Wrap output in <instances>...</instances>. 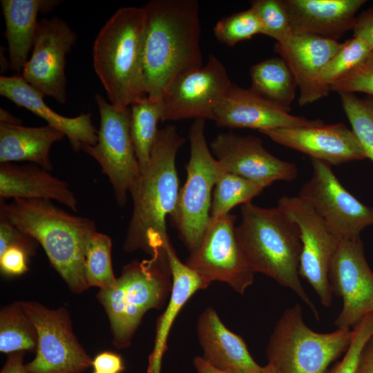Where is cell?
Returning <instances> with one entry per match:
<instances>
[{
    "mask_svg": "<svg viewBox=\"0 0 373 373\" xmlns=\"http://www.w3.org/2000/svg\"><path fill=\"white\" fill-rule=\"evenodd\" d=\"M329 280L333 294L343 300L334 321L338 328H350L373 313V271L360 236L340 238L330 264Z\"/></svg>",
    "mask_w": 373,
    "mask_h": 373,
    "instance_id": "5bb4252c",
    "label": "cell"
},
{
    "mask_svg": "<svg viewBox=\"0 0 373 373\" xmlns=\"http://www.w3.org/2000/svg\"><path fill=\"white\" fill-rule=\"evenodd\" d=\"M352 336L350 327L329 333L312 330L297 303L283 312L274 327L267 347L268 363L280 373H326L347 350Z\"/></svg>",
    "mask_w": 373,
    "mask_h": 373,
    "instance_id": "52a82bcc",
    "label": "cell"
},
{
    "mask_svg": "<svg viewBox=\"0 0 373 373\" xmlns=\"http://www.w3.org/2000/svg\"><path fill=\"white\" fill-rule=\"evenodd\" d=\"M260 133L276 143L330 166L367 158L352 129L343 123L281 128Z\"/></svg>",
    "mask_w": 373,
    "mask_h": 373,
    "instance_id": "ac0fdd59",
    "label": "cell"
},
{
    "mask_svg": "<svg viewBox=\"0 0 373 373\" xmlns=\"http://www.w3.org/2000/svg\"><path fill=\"white\" fill-rule=\"evenodd\" d=\"M352 30L353 36L363 39L373 51V7L356 16Z\"/></svg>",
    "mask_w": 373,
    "mask_h": 373,
    "instance_id": "60d3db41",
    "label": "cell"
},
{
    "mask_svg": "<svg viewBox=\"0 0 373 373\" xmlns=\"http://www.w3.org/2000/svg\"><path fill=\"white\" fill-rule=\"evenodd\" d=\"M64 137L48 125L28 127L0 122V163L28 161L50 171V149Z\"/></svg>",
    "mask_w": 373,
    "mask_h": 373,
    "instance_id": "484cf974",
    "label": "cell"
},
{
    "mask_svg": "<svg viewBox=\"0 0 373 373\" xmlns=\"http://www.w3.org/2000/svg\"><path fill=\"white\" fill-rule=\"evenodd\" d=\"M355 373H373V336L361 352Z\"/></svg>",
    "mask_w": 373,
    "mask_h": 373,
    "instance_id": "ee69618b",
    "label": "cell"
},
{
    "mask_svg": "<svg viewBox=\"0 0 373 373\" xmlns=\"http://www.w3.org/2000/svg\"><path fill=\"white\" fill-rule=\"evenodd\" d=\"M312 175L298 196L308 202L338 238L360 236L373 225V207L352 195L339 182L331 166L311 159Z\"/></svg>",
    "mask_w": 373,
    "mask_h": 373,
    "instance_id": "4fadbf2b",
    "label": "cell"
},
{
    "mask_svg": "<svg viewBox=\"0 0 373 373\" xmlns=\"http://www.w3.org/2000/svg\"><path fill=\"white\" fill-rule=\"evenodd\" d=\"M232 84L223 64L210 54L206 64L181 74L162 99L161 121L212 119Z\"/></svg>",
    "mask_w": 373,
    "mask_h": 373,
    "instance_id": "9a60e30c",
    "label": "cell"
},
{
    "mask_svg": "<svg viewBox=\"0 0 373 373\" xmlns=\"http://www.w3.org/2000/svg\"><path fill=\"white\" fill-rule=\"evenodd\" d=\"M330 91L364 93L373 97V51L358 66L333 83Z\"/></svg>",
    "mask_w": 373,
    "mask_h": 373,
    "instance_id": "74e56055",
    "label": "cell"
},
{
    "mask_svg": "<svg viewBox=\"0 0 373 373\" xmlns=\"http://www.w3.org/2000/svg\"><path fill=\"white\" fill-rule=\"evenodd\" d=\"M298 226L302 243L299 275L318 296L321 303L329 307L333 291L329 271L340 238L305 200L298 196L281 197L277 206Z\"/></svg>",
    "mask_w": 373,
    "mask_h": 373,
    "instance_id": "7c38bea8",
    "label": "cell"
},
{
    "mask_svg": "<svg viewBox=\"0 0 373 373\" xmlns=\"http://www.w3.org/2000/svg\"><path fill=\"white\" fill-rule=\"evenodd\" d=\"M372 336L373 313L354 326L352 340L343 359L326 373H355L361 352Z\"/></svg>",
    "mask_w": 373,
    "mask_h": 373,
    "instance_id": "8d00e7d4",
    "label": "cell"
},
{
    "mask_svg": "<svg viewBox=\"0 0 373 373\" xmlns=\"http://www.w3.org/2000/svg\"><path fill=\"white\" fill-rule=\"evenodd\" d=\"M212 120L221 127L248 128L260 132L281 128L312 126L323 121L293 115L250 88L232 83L216 108Z\"/></svg>",
    "mask_w": 373,
    "mask_h": 373,
    "instance_id": "d6986e66",
    "label": "cell"
},
{
    "mask_svg": "<svg viewBox=\"0 0 373 373\" xmlns=\"http://www.w3.org/2000/svg\"><path fill=\"white\" fill-rule=\"evenodd\" d=\"M204 126V119L197 118L190 127L186 179L171 216L180 238L190 253L201 242L211 218L213 188L224 171L208 146Z\"/></svg>",
    "mask_w": 373,
    "mask_h": 373,
    "instance_id": "ba28073f",
    "label": "cell"
},
{
    "mask_svg": "<svg viewBox=\"0 0 373 373\" xmlns=\"http://www.w3.org/2000/svg\"><path fill=\"white\" fill-rule=\"evenodd\" d=\"M38 242L0 216V254L12 245H21L36 251Z\"/></svg>",
    "mask_w": 373,
    "mask_h": 373,
    "instance_id": "ab89813d",
    "label": "cell"
},
{
    "mask_svg": "<svg viewBox=\"0 0 373 373\" xmlns=\"http://www.w3.org/2000/svg\"><path fill=\"white\" fill-rule=\"evenodd\" d=\"M250 8L260 21L262 34L278 44L285 43L293 36L284 0H253Z\"/></svg>",
    "mask_w": 373,
    "mask_h": 373,
    "instance_id": "e575fe53",
    "label": "cell"
},
{
    "mask_svg": "<svg viewBox=\"0 0 373 373\" xmlns=\"http://www.w3.org/2000/svg\"><path fill=\"white\" fill-rule=\"evenodd\" d=\"M21 305L37 332L35 356L26 364L28 373H82L92 366L65 307L50 309L33 301Z\"/></svg>",
    "mask_w": 373,
    "mask_h": 373,
    "instance_id": "30bf717a",
    "label": "cell"
},
{
    "mask_svg": "<svg viewBox=\"0 0 373 373\" xmlns=\"http://www.w3.org/2000/svg\"><path fill=\"white\" fill-rule=\"evenodd\" d=\"M184 142L174 125L158 131L147 163L130 191L133 207L124 251H143L151 256L170 242L166 218L174 211L179 195L175 159Z\"/></svg>",
    "mask_w": 373,
    "mask_h": 373,
    "instance_id": "7a4b0ae2",
    "label": "cell"
},
{
    "mask_svg": "<svg viewBox=\"0 0 373 373\" xmlns=\"http://www.w3.org/2000/svg\"><path fill=\"white\" fill-rule=\"evenodd\" d=\"M240 213L236 236L251 269L289 288L318 319L316 307L300 279L302 243L296 224L278 207L264 208L250 202L242 205Z\"/></svg>",
    "mask_w": 373,
    "mask_h": 373,
    "instance_id": "277c9868",
    "label": "cell"
},
{
    "mask_svg": "<svg viewBox=\"0 0 373 373\" xmlns=\"http://www.w3.org/2000/svg\"><path fill=\"white\" fill-rule=\"evenodd\" d=\"M112 240L97 231L90 236L86 245L84 256V276L88 287L99 289L113 285L115 277L111 262Z\"/></svg>",
    "mask_w": 373,
    "mask_h": 373,
    "instance_id": "1f68e13d",
    "label": "cell"
},
{
    "mask_svg": "<svg viewBox=\"0 0 373 373\" xmlns=\"http://www.w3.org/2000/svg\"><path fill=\"white\" fill-rule=\"evenodd\" d=\"M93 373H103V372H99L94 371Z\"/></svg>",
    "mask_w": 373,
    "mask_h": 373,
    "instance_id": "c3c4849f",
    "label": "cell"
},
{
    "mask_svg": "<svg viewBox=\"0 0 373 373\" xmlns=\"http://www.w3.org/2000/svg\"><path fill=\"white\" fill-rule=\"evenodd\" d=\"M145 22L144 7L121 8L101 28L93 46L95 73L110 103L120 110L147 97L143 68Z\"/></svg>",
    "mask_w": 373,
    "mask_h": 373,
    "instance_id": "5b68a950",
    "label": "cell"
},
{
    "mask_svg": "<svg viewBox=\"0 0 373 373\" xmlns=\"http://www.w3.org/2000/svg\"><path fill=\"white\" fill-rule=\"evenodd\" d=\"M37 332L21 302L3 307L0 312V351L35 352Z\"/></svg>",
    "mask_w": 373,
    "mask_h": 373,
    "instance_id": "f1b7e54d",
    "label": "cell"
},
{
    "mask_svg": "<svg viewBox=\"0 0 373 373\" xmlns=\"http://www.w3.org/2000/svg\"><path fill=\"white\" fill-rule=\"evenodd\" d=\"M338 94L352 132L366 157L373 162V97L359 98L354 93Z\"/></svg>",
    "mask_w": 373,
    "mask_h": 373,
    "instance_id": "d6a6232c",
    "label": "cell"
},
{
    "mask_svg": "<svg viewBox=\"0 0 373 373\" xmlns=\"http://www.w3.org/2000/svg\"><path fill=\"white\" fill-rule=\"evenodd\" d=\"M0 121L1 122L12 124H21V121L13 116L8 111L1 108L0 109Z\"/></svg>",
    "mask_w": 373,
    "mask_h": 373,
    "instance_id": "bcb514c9",
    "label": "cell"
},
{
    "mask_svg": "<svg viewBox=\"0 0 373 373\" xmlns=\"http://www.w3.org/2000/svg\"><path fill=\"white\" fill-rule=\"evenodd\" d=\"M193 365L196 373H227L213 367L206 362L202 356H196L194 358Z\"/></svg>",
    "mask_w": 373,
    "mask_h": 373,
    "instance_id": "f6af8a7d",
    "label": "cell"
},
{
    "mask_svg": "<svg viewBox=\"0 0 373 373\" xmlns=\"http://www.w3.org/2000/svg\"><path fill=\"white\" fill-rule=\"evenodd\" d=\"M171 289L166 249L127 264L113 285L99 289L97 298L108 318L113 345L128 347L145 313L162 307Z\"/></svg>",
    "mask_w": 373,
    "mask_h": 373,
    "instance_id": "8992f818",
    "label": "cell"
},
{
    "mask_svg": "<svg viewBox=\"0 0 373 373\" xmlns=\"http://www.w3.org/2000/svg\"><path fill=\"white\" fill-rule=\"evenodd\" d=\"M55 200L77 212V200L68 184L49 171L31 163H0V199Z\"/></svg>",
    "mask_w": 373,
    "mask_h": 373,
    "instance_id": "cb8c5ba5",
    "label": "cell"
},
{
    "mask_svg": "<svg viewBox=\"0 0 373 373\" xmlns=\"http://www.w3.org/2000/svg\"><path fill=\"white\" fill-rule=\"evenodd\" d=\"M92 366L94 371L103 373H120L124 370L121 356L111 352L98 354L93 358Z\"/></svg>",
    "mask_w": 373,
    "mask_h": 373,
    "instance_id": "b9f144b4",
    "label": "cell"
},
{
    "mask_svg": "<svg viewBox=\"0 0 373 373\" xmlns=\"http://www.w3.org/2000/svg\"><path fill=\"white\" fill-rule=\"evenodd\" d=\"M131 135L140 166L149 161L157 137V123L162 119V101H152L147 97L131 106Z\"/></svg>",
    "mask_w": 373,
    "mask_h": 373,
    "instance_id": "f546056e",
    "label": "cell"
},
{
    "mask_svg": "<svg viewBox=\"0 0 373 373\" xmlns=\"http://www.w3.org/2000/svg\"><path fill=\"white\" fill-rule=\"evenodd\" d=\"M59 2L55 0L1 1L6 23L9 66L12 71H22L28 60L39 23L38 14L52 10Z\"/></svg>",
    "mask_w": 373,
    "mask_h": 373,
    "instance_id": "d4e9b609",
    "label": "cell"
},
{
    "mask_svg": "<svg viewBox=\"0 0 373 373\" xmlns=\"http://www.w3.org/2000/svg\"><path fill=\"white\" fill-rule=\"evenodd\" d=\"M236 220L231 213L211 217L200 245L185 264L209 285L224 283L242 295L254 283L255 273L238 245Z\"/></svg>",
    "mask_w": 373,
    "mask_h": 373,
    "instance_id": "8fae6325",
    "label": "cell"
},
{
    "mask_svg": "<svg viewBox=\"0 0 373 373\" xmlns=\"http://www.w3.org/2000/svg\"><path fill=\"white\" fill-rule=\"evenodd\" d=\"M196 332L202 357L213 367L227 373H256L261 369L243 338L226 327L214 308L208 307L200 314Z\"/></svg>",
    "mask_w": 373,
    "mask_h": 373,
    "instance_id": "603a6c76",
    "label": "cell"
},
{
    "mask_svg": "<svg viewBox=\"0 0 373 373\" xmlns=\"http://www.w3.org/2000/svg\"><path fill=\"white\" fill-rule=\"evenodd\" d=\"M0 94L17 106L23 107L42 118L47 125L62 133L74 151L86 146L95 145L98 131L93 125L90 113H81L75 117L61 115L44 102V93L29 84L22 76L0 77Z\"/></svg>",
    "mask_w": 373,
    "mask_h": 373,
    "instance_id": "44dd1931",
    "label": "cell"
},
{
    "mask_svg": "<svg viewBox=\"0 0 373 373\" xmlns=\"http://www.w3.org/2000/svg\"><path fill=\"white\" fill-rule=\"evenodd\" d=\"M342 45L332 39L295 35L285 43H276L274 50L289 66L299 88L300 106L328 95L330 91L321 83L320 74Z\"/></svg>",
    "mask_w": 373,
    "mask_h": 373,
    "instance_id": "ffe728a7",
    "label": "cell"
},
{
    "mask_svg": "<svg viewBox=\"0 0 373 373\" xmlns=\"http://www.w3.org/2000/svg\"><path fill=\"white\" fill-rule=\"evenodd\" d=\"M166 249L172 276V289L169 303L157 324L151 373L160 372V362L166 347L168 336L182 308L195 293L209 285L179 259L171 242L167 244Z\"/></svg>",
    "mask_w": 373,
    "mask_h": 373,
    "instance_id": "4316f807",
    "label": "cell"
},
{
    "mask_svg": "<svg viewBox=\"0 0 373 373\" xmlns=\"http://www.w3.org/2000/svg\"><path fill=\"white\" fill-rule=\"evenodd\" d=\"M100 116L95 145L83 148L108 178L117 204L123 207L140 171L131 135V110H120L99 94L95 96Z\"/></svg>",
    "mask_w": 373,
    "mask_h": 373,
    "instance_id": "9c48e42d",
    "label": "cell"
},
{
    "mask_svg": "<svg viewBox=\"0 0 373 373\" xmlns=\"http://www.w3.org/2000/svg\"><path fill=\"white\" fill-rule=\"evenodd\" d=\"M253 92L271 103L290 112L295 97L296 82L283 58H268L250 68Z\"/></svg>",
    "mask_w": 373,
    "mask_h": 373,
    "instance_id": "83f0119b",
    "label": "cell"
},
{
    "mask_svg": "<svg viewBox=\"0 0 373 373\" xmlns=\"http://www.w3.org/2000/svg\"><path fill=\"white\" fill-rule=\"evenodd\" d=\"M295 35L338 41L352 30L356 13L365 0H284Z\"/></svg>",
    "mask_w": 373,
    "mask_h": 373,
    "instance_id": "7402d4cb",
    "label": "cell"
},
{
    "mask_svg": "<svg viewBox=\"0 0 373 373\" xmlns=\"http://www.w3.org/2000/svg\"><path fill=\"white\" fill-rule=\"evenodd\" d=\"M372 51L359 37H353L343 42L340 50L323 68L320 74L321 83L329 90L333 83L358 66Z\"/></svg>",
    "mask_w": 373,
    "mask_h": 373,
    "instance_id": "836d02e7",
    "label": "cell"
},
{
    "mask_svg": "<svg viewBox=\"0 0 373 373\" xmlns=\"http://www.w3.org/2000/svg\"><path fill=\"white\" fill-rule=\"evenodd\" d=\"M146 14L143 46L145 92L162 101L183 73L202 66L197 0H152Z\"/></svg>",
    "mask_w": 373,
    "mask_h": 373,
    "instance_id": "6da1fadb",
    "label": "cell"
},
{
    "mask_svg": "<svg viewBox=\"0 0 373 373\" xmlns=\"http://www.w3.org/2000/svg\"><path fill=\"white\" fill-rule=\"evenodd\" d=\"M256 373H280V372L274 365L268 363L266 365L262 366L261 369Z\"/></svg>",
    "mask_w": 373,
    "mask_h": 373,
    "instance_id": "7dc6e473",
    "label": "cell"
},
{
    "mask_svg": "<svg viewBox=\"0 0 373 373\" xmlns=\"http://www.w3.org/2000/svg\"><path fill=\"white\" fill-rule=\"evenodd\" d=\"M216 38L220 43L233 46L238 43L262 34L260 21L251 8L224 17L213 28Z\"/></svg>",
    "mask_w": 373,
    "mask_h": 373,
    "instance_id": "d590c367",
    "label": "cell"
},
{
    "mask_svg": "<svg viewBox=\"0 0 373 373\" xmlns=\"http://www.w3.org/2000/svg\"><path fill=\"white\" fill-rule=\"evenodd\" d=\"M266 187L263 184L222 171L213 191L211 217L217 218L230 213L236 206L251 202Z\"/></svg>",
    "mask_w": 373,
    "mask_h": 373,
    "instance_id": "4dcf8cb0",
    "label": "cell"
},
{
    "mask_svg": "<svg viewBox=\"0 0 373 373\" xmlns=\"http://www.w3.org/2000/svg\"><path fill=\"white\" fill-rule=\"evenodd\" d=\"M0 216L41 245L48 258L73 293L88 287L84 276L86 245L97 231L94 222L60 209L50 200L1 199Z\"/></svg>",
    "mask_w": 373,
    "mask_h": 373,
    "instance_id": "3957f363",
    "label": "cell"
},
{
    "mask_svg": "<svg viewBox=\"0 0 373 373\" xmlns=\"http://www.w3.org/2000/svg\"><path fill=\"white\" fill-rule=\"evenodd\" d=\"M77 37L63 19L57 17L41 19L31 57L22 70V77L29 84L61 104L67 100L66 56Z\"/></svg>",
    "mask_w": 373,
    "mask_h": 373,
    "instance_id": "2e32d148",
    "label": "cell"
},
{
    "mask_svg": "<svg viewBox=\"0 0 373 373\" xmlns=\"http://www.w3.org/2000/svg\"><path fill=\"white\" fill-rule=\"evenodd\" d=\"M210 150L224 171L267 187L275 181L294 180L298 175L295 164L270 153L257 137L220 133L211 142Z\"/></svg>",
    "mask_w": 373,
    "mask_h": 373,
    "instance_id": "e0dca14e",
    "label": "cell"
},
{
    "mask_svg": "<svg viewBox=\"0 0 373 373\" xmlns=\"http://www.w3.org/2000/svg\"><path fill=\"white\" fill-rule=\"evenodd\" d=\"M35 251L21 245H12L0 254L1 273L6 276H17L28 270L30 258Z\"/></svg>",
    "mask_w": 373,
    "mask_h": 373,
    "instance_id": "f35d334b",
    "label": "cell"
},
{
    "mask_svg": "<svg viewBox=\"0 0 373 373\" xmlns=\"http://www.w3.org/2000/svg\"><path fill=\"white\" fill-rule=\"evenodd\" d=\"M24 353L17 352L8 354L0 373H28L23 363Z\"/></svg>",
    "mask_w": 373,
    "mask_h": 373,
    "instance_id": "7bdbcfd3",
    "label": "cell"
}]
</instances>
